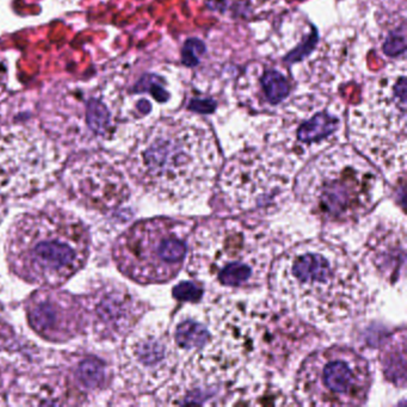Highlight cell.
I'll return each mask as SVG.
<instances>
[{"mask_svg": "<svg viewBox=\"0 0 407 407\" xmlns=\"http://www.w3.org/2000/svg\"><path fill=\"white\" fill-rule=\"evenodd\" d=\"M269 281L281 308L319 329L356 319L368 302L353 258L327 240H306L290 247L275 259Z\"/></svg>", "mask_w": 407, "mask_h": 407, "instance_id": "1", "label": "cell"}, {"mask_svg": "<svg viewBox=\"0 0 407 407\" xmlns=\"http://www.w3.org/2000/svg\"><path fill=\"white\" fill-rule=\"evenodd\" d=\"M221 153L209 125L201 118H163L137 139L127 173L149 195L171 204L199 199L212 188Z\"/></svg>", "mask_w": 407, "mask_h": 407, "instance_id": "2", "label": "cell"}, {"mask_svg": "<svg viewBox=\"0 0 407 407\" xmlns=\"http://www.w3.org/2000/svg\"><path fill=\"white\" fill-rule=\"evenodd\" d=\"M90 246L87 225L75 213L48 204L13 220L5 257L10 273L23 282L59 288L85 266Z\"/></svg>", "mask_w": 407, "mask_h": 407, "instance_id": "3", "label": "cell"}, {"mask_svg": "<svg viewBox=\"0 0 407 407\" xmlns=\"http://www.w3.org/2000/svg\"><path fill=\"white\" fill-rule=\"evenodd\" d=\"M190 238L188 270L214 290L245 292L261 288L280 252L274 231L257 220H206Z\"/></svg>", "mask_w": 407, "mask_h": 407, "instance_id": "4", "label": "cell"}, {"mask_svg": "<svg viewBox=\"0 0 407 407\" xmlns=\"http://www.w3.org/2000/svg\"><path fill=\"white\" fill-rule=\"evenodd\" d=\"M294 187L302 206L332 227L358 223L384 194L377 168L349 145L333 146L312 159Z\"/></svg>", "mask_w": 407, "mask_h": 407, "instance_id": "5", "label": "cell"}, {"mask_svg": "<svg viewBox=\"0 0 407 407\" xmlns=\"http://www.w3.org/2000/svg\"><path fill=\"white\" fill-rule=\"evenodd\" d=\"M195 225V220L168 216L133 223L115 240V265L144 286L173 281L184 265Z\"/></svg>", "mask_w": 407, "mask_h": 407, "instance_id": "6", "label": "cell"}, {"mask_svg": "<svg viewBox=\"0 0 407 407\" xmlns=\"http://www.w3.org/2000/svg\"><path fill=\"white\" fill-rule=\"evenodd\" d=\"M368 361L353 349L333 345L311 353L294 382V396L303 406H360L372 387Z\"/></svg>", "mask_w": 407, "mask_h": 407, "instance_id": "7", "label": "cell"}, {"mask_svg": "<svg viewBox=\"0 0 407 407\" xmlns=\"http://www.w3.org/2000/svg\"><path fill=\"white\" fill-rule=\"evenodd\" d=\"M65 154L44 130L29 125L0 128V196L22 199L54 184Z\"/></svg>", "mask_w": 407, "mask_h": 407, "instance_id": "8", "label": "cell"}, {"mask_svg": "<svg viewBox=\"0 0 407 407\" xmlns=\"http://www.w3.org/2000/svg\"><path fill=\"white\" fill-rule=\"evenodd\" d=\"M293 170L281 161L245 153L228 161L215 192L219 211L243 215L273 212L293 187Z\"/></svg>", "mask_w": 407, "mask_h": 407, "instance_id": "9", "label": "cell"}, {"mask_svg": "<svg viewBox=\"0 0 407 407\" xmlns=\"http://www.w3.org/2000/svg\"><path fill=\"white\" fill-rule=\"evenodd\" d=\"M386 110L357 111L350 134L357 149L389 178L405 175L406 168V77L394 79Z\"/></svg>", "mask_w": 407, "mask_h": 407, "instance_id": "10", "label": "cell"}, {"mask_svg": "<svg viewBox=\"0 0 407 407\" xmlns=\"http://www.w3.org/2000/svg\"><path fill=\"white\" fill-rule=\"evenodd\" d=\"M177 364L176 345L161 325L142 326L125 337L120 372L125 387L134 393H151L164 386Z\"/></svg>", "mask_w": 407, "mask_h": 407, "instance_id": "11", "label": "cell"}, {"mask_svg": "<svg viewBox=\"0 0 407 407\" xmlns=\"http://www.w3.org/2000/svg\"><path fill=\"white\" fill-rule=\"evenodd\" d=\"M63 182L72 200L98 212L114 211L130 196L123 168L108 153H87L77 158L65 170Z\"/></svg>", "mask_w": 407, "mask_h": 407, "instance_id": "12", "label": "cell"}, {"mask_svg": "<svg viewBox=\"0 0 407 407\" xmlns=\"http://www.w3.org/2000/svg\"><path fill=\"white\" fill-rule=\"evenodd\" d=\"M87 329L99 341L116 342L128 336L145 315L149 305L115 281H103L80 296Z\"/></svg>", "mask_w": 407, "mask_h": 407, "instance_id": "13", "label": "cell"}, {"mask_svg": "<svg viewBox=\"0 0 407 407\" xmlns=\"http://www.w3.org/2000/svg\"><path fill=\"white\" fill-rule=\"evenodd\" d=\"M27 324L42 339L66 343L87 330L80 296L66 290L42 288L24 302Z\"/></svg>", "mask_w": 407, "mask_h": 407, "instance_id": "14", "label": "cell"}, {"mask_svg": "<svg viewBox=\"0 0 407 407\" xmlns=\"http://www.w3.org/2000/svg\"><path fill=\"white\" fill-rule=\"evenodd\" d=\"M257 326L261 355L276 368L281 369L287 362L300 353L305 341H310L311 332L301 319L283 310L284 313L275 311H258Z\"/></svg>", "mask_w": 407, "mask_h": 407, "instance_id": "15", "label": "cell"}, {"mask_svg": "<svg viewBox=\"0 0 407 407\" xmlns=\"http://www.w3.org/2000/svg\"><path fill=\"white\" fill-rule=\"evenodd\" d=\"M405 244V228L399 225L380 226L369 237L365 256L384 281L396 283L403 277Z\"/></svg>", "mask_w": 407, "mask_h": 407, "instance_id": "16", "label": "cell"}, {"mask_svg": "<svg viewBox=\"0 0 407 407\" xmlns=\"http://www.w3.org/2000/svg\"><path fill=\"white\" fill-rule=\"evenodd\" d=\"M405 331L401 330L392 337L382 353V370L392 384L405 387Z\"/></svg>", "mask_w": 407, "mask_h": 407, "instance_id": "17", "label": "cell"}, {"mask_svg": "<svg viewBox=\"0 0 407 407\" xmlns=\"http://www.w3.org/2000/svg\"><path fill=\"white\" fill-rule=\"evenodd\" d=\"M75 380L85 391L103 389L109 381V370L103 361L89 357L78 361L73 368Z\"/></svg>", "mask_w": 407, "mask_h": 407, "instance_id": "18", "label": "cell"}, {"mask_svg": "<svg viewBox=\"0 0 407 407\" xmlns=\"http://www.w3.org/2000/svg\"><path fill=\"white\" fill-rule=\"evenodd\" d=\"M209 331L204 324L195 319H184L177 323L173 331V343L184 351L201 350L209 341Z\"/></svg>", "mask_w": 407, "mask_h": 407, "instance_id": "19", "label": "cell"}, {"mask_svg": "<svg viewBox=\"0 0 407 407\" xmlns=\"http://www.w3.org/2000/svg\"><path fill=\"white\" fill-rule=\"evenodd\" d=\"M338 130V120L331 115L321 113L302 123L298 130L299 142L314 144L324 140Z\"/></svg>", "mask_w": 407, "mask_h": 407, "instance_id": "20", "label": "cell"}, {"mask_svg": "<svg viewBox=\"0 0 407 407\" xmlns=\"http://www.w3.org/2000/svg\"><path fill=\"white\" fill-rule=\"evenodd\" d=\"M286 398L275 387H253L247 394H242L232 405H286Z\"/></svg>", "mask_w": 407, "mask_h": 407, "instance_id": "21", "label": "cell"}, {"mask_svg": "<svg viewBox=\"0 0 407 407\" xmlns=\"http://www.w3.org/2000/svg\"><path fill=\"white\" fill-rule=\"evenodd\" d=\"M262 87L265 97L271 104H277L289 94V84L277 71H266L263 75Z\"/></svg>", "mask_w": 407, "mask_h": 407, "instance_id": "22", "label": "cell"}, {"mask_svg": "<svg viewBox=\"0 0 407 407\" xmlns=\"http://www.w3.org/2000/svg\"><path fill=\"white\" fill-rule=\"evenodd\" d=\"M204 53V46L197 39H189L183 49V63L188 66H196L200 61V55Z\"/></svg>", "mask_w": 407, "mask_h": 407, "instance_id": "23", "label": "cell"}, {"mask_svg": "<svg viewBox=\"0 0 407 407\" xmlns=\"http://www.w3.org/2000/svg\"><path fill=\"white\" fill-rule=\"evenodd\" d=\"M405 51V34L401 32H393L384 44V51L391 56L401 54Z\"/></svg>", "mask_w": 407, "mask_h": 407, "instance_id": "24", "label": "cell"}, {"mask_svg": "<svg viewBox=\"0 0 407 407\" xmlns=\"http://www.w3.org/2000/svg\"><path fill=\"white\" fill-rule=\"evenodd\" d=\"M175 295L178 299H185L188 301H192V300L196 301L200 298L201 290L197 287L194 286V284L183 282L182 286L177 287L176 289H175Z\"/></svg>", "mask_w": 407, "mask_h": 407, "instance_id": "25", "label": "cell"}, {"mask_svg": "<svg viewBox=\"0 0 407 407\" xmlns=\"http://www.w3.org/2000/svg\"><path fill=\"white\" fill-rule=\"evenodd\" d=\"M6 84H8V71L4 63L0 61V96L4 94Z\"/></svg>", "mask_w": 407, "mask_h": 407, "instance_id": "26", "label": "cell"}]
</instances>
